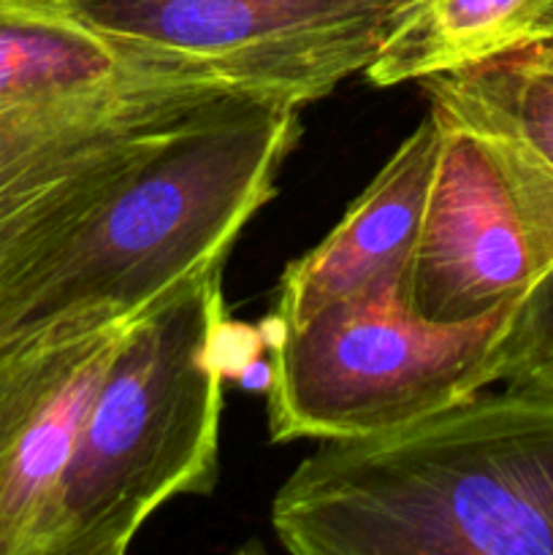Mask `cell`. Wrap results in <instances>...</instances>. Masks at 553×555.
Segmentation results:
<instances>
[{
	"label": "cell",
	"instance_id": "1",
	"mask_svg": "<svg viewBox=\"0 0 553 555\" xmlns=\"http://www.w3.org/2000/svg\"><path fill=\"white\" fill-rule=\"evenodd\" d=\"M244 92L108 41L65 0H0V350L101 206Z\"/></svg>",
	"mask_w": 553,
	"mask_h": 555
},
{
	"label": "cell",
	"instance_id": "2",
	"mask_svg": "<svg viewBox=\"0 0 553 555\" xmlns=\"http://www.w3.org/2000/svg\"><path fill=\"white\" fill-rule=\"evenodd\" d=\"M296 555H553V393L488 388L329 439L271 502Z\"/></svg>",
	"mask_w": 553,
	"mask_h": 555
},
{
	"label": "cell",
	"instance_id": "3",
	"mask_svg": "<svg viewBox=\"0 0 553 555\" xmlns=\"http://www.w3.org/2000/svg\"><path fill=\"white\" fill-rule=\"evenodd\" d=\"M226 260L141 312L114 350L54 491L38 555H123L146 520L220 475Z\"/></svg>",
	"mask_w": 553,
	"mask_h": 555
},
{
	"label": "cell",
	"instance_id": "4",
	"mask_svg": "<svg viewBox=\"0 0 553 555\" xmlns=\"http://www.w3.org/2000/svg\"><path fill=\"white\" fill-rule=\"evenodd\" d=\"M298 139L301 106L282 98L244 92L206 112L101 206L16 341L139 318L195 271L228 260L274 198Z\"/></svg>",
	"mask_w": 553,
	"mask_h": 555
},
{
	"label": "cell",
	"instance_id": "5",
	"mask_svg": "<svg viewBox=\"0 0 553 555\" xmlns=\"http://www.w3.org/2000/svg\"><path fill=\"white\" fill-rule=\"evenodd\" d=\"M401 280L383 276L271 339L274 442L369 437L491 388L488 356L515 304L434 323L412 312Z\"/></svg>",
	"mask_w": 553,
	"mask_h": 555
},
{
	"label": "cell",
	"instance_id": "6",
	"mask_svg": "<svg viewBox=\"0 0 553 555\" xmlns=\"http://www.w3.org/2000/svg\"><path fill=\"white\" fill-rule=\"evenodd\" d=\"M437 155L401 293L434 323L518 304L553 269V166L515 130L428 90Z\"/></svg>",
	"mask_w": 553,
	"mask_h": 555
},
{
	"label": "cell",
	"instance_id": "7",
	"mask_svg": "<svg viewBox=\"0 0 553 555\" xmlns=\"http://www.w3.org/2000/svg\"><path fill=\"white\" fill-rule=\"evenodd\" d=\"M415 0H65L108 41L309 106L363 74Z\"/></svg>",
	"mask_w": 553,
	"mask_h": 555
},
{
	"label": "cell",
	"instance_id": "8",
	"mask_svg": "<svg viewBox=\"0 0 553 555\" xmlns=\"http://www.w3.org/2000/svg\"><path fill=\"white\" fill-rule=\"evenodd\" d=\"M133 320L0 350V555H38L81 421Z\"/></svg>",
	"mask_w": 553,
	"mask_h": 555
},
{
	"label": "cell",
	"instance_id": "9",
	"mask_svg": "<svg viewBox=\"0 0 553 555\" xmlns=\"http://www.w3.org/2000/svg\"><path fill=\"white\" fill-rule=\"evenodd\" d=\"M434 155L437 122L428 112L329 236L287 266L269 314L271 339L383 276L404 274L421 233Z\"/></svg>",
	"mask_w": 553,
	"mask_h": 555
},
{
	"label": "cell",
	"instance_id": "10",
	"mask_svg": "<svg viewBox=\"0 0 553 555\" xmlns=\"http://www.w3.org/2000/svg\"><path fill=\"white\" fill-rule=\"evenodd\" d=\"M553 33V0H415L363 79L399 87L524 52Z\"/></svg>",
	"mask_w": 553,
	"mask_h": 555
},
{
	"label": "cell",
	"instance_id": "11",
	"mask_svg": "<svg viewBox=\"0 0 553 555\" xmlns=\"http://www.w3.org/2000/svg\"><path fill=\"white\" fill-rule=\"evenodd\" d=\"M421 85L507 125L553 166V49L548 43Z\"/></svg>",
	"mask_w": 553,
	"mask_h": 555
},
{
	"label": "cell",
	"instance_id": "12",
	"mask_svg": "<svg viewBox=\"0 0 553 555\" xmlns=\"http://www.w3.org/2000/svg\"><path fill=\"white\" fill-rule=\"evenodd\" d=\"M491 385L553 393V269L520 298L488 356Z\"/></svg>",
	"mask_w": 553,
	"mask_h": 555
},
{
	"label": "cell",
	"instance_id": "13",
	"mask_svg": "<svg viewBox=\"0 0 553 555\" xmlns=\"http://www.w3.org/2000/svg\"><path fill=\"white\" fill-rule=\"evenodd\" d=\"M542 43H548V47L553 49V33H551V38H548V41H542Z\"/></svg>",
	"mask_w": 553,
	"mask_h": 555
}]
</instances>
